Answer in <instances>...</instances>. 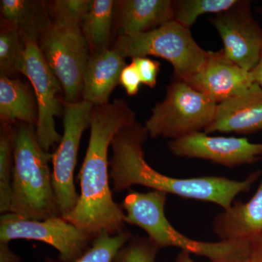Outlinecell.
Here are the masks:
<instances>
[{"mask_svg":"<svg viewBox=\"0 0 262 262\" xmlns=\"http://www.w3.org/2000/svg\"><path fill=\"white\" fill-rule=\"evenodd\" d=\"M112 49L124 58L154 56L167 60L173 67V80L185 82L202 70L209 55L190 29L174 20L149 32L117 37Z\"/></svg>","mask_w":262,"mask_h":262,"instance_id":"obj_5","label":"cell"},{"mask_svg":"<svg viewBox=\"0 0 262 262\" xmlns=\"http://www.w3.org/2000/svg\"><path fill=\"white\" fill-rule=\"evenodd\" d=\"M17 239H33L51 246L59 253L60 262L75 261L93 241L83 231L62 216L37 221L12 213L2 214L0 241L10 243Z\"/></svg>","mask_w":262,"mask_h":262,"instance_id":"obj_9","label":"cell"},{"mask_svg":"<svg viewBox=\"0 0 262 262\" xmlns=\"http://www.w3.org/2000/svg\"><path fill=\"white\" fill-rule=\"evenodd\" d=\"M187 83L216 103L244 94L256 84L250 72L231 61L223 50L209 51L202 70Z\"/></svg>","mask_w":262,"mask_h":262,"instance_id":"obj_13","label":"cell"},{"mask_svg":"<svg viewBox=\"0 0 262 262\" xmlns=\"http://www.w3.org/2000/svg\"><path fill=\"white\" fill-rule=\"evenodd\" d=\"M136 122L135 113L122 100L93 108L89 146L78 174L80 198L63 217L93 239L103 231L116 234L125 229V213L110 188L108 153L117 133Z\"/></svg>","mask_w":262,"mask_h":262,"instance_id":"obj_1","label":"cell"},{"mask_svg":"<svg viewBox=\"0 0 262 262\" xmlns=\"http://www.w3.org/2000/svg\"><path fill=\"white\" fill-rule=\"evenodd\" d=\"M35 95L28 84L13 77L0 75V120L2 124L17 122L37 125Z\"/></svg>","mask_w":262,"mask_h":262,"instance_id":"obj_19","label":"cell"},{"mask_svg":"<svg viewBox=\"0 0 262 262\" xmlns=\"http://www.w3.org/2000/svg\"><path fill=\"white\" fill-rule=\"evenodd\" d=\"M13 196L9 213L42 221L61 216L49 167L53 154L39 145L35 125H13Z\"/></svg>","mask_w":262,"mask_h":262,"instance_id":"obj_3","label":"cell"},{"mask_svg":"<svg viewBox=\"0 0 262 262\" xmlns=\"http://www.w3.org/2000/svg\"><path fill=\"white\" fill-rule=\"evenodd\" d=\"M141 83L140 76L135 66L130 63L122 70L120 77V84H121L129 96H135L139 93Z\"/></svg>","mask_w":262,"mask_h":262,"instance_id":"obj_28","label":"cell"},{"mask_svg":"<svg viewBox=\"0 0 262 262\" xmlns=\"http://www.w3.org/2000/svg\"><path fill=\"white\" fill-rule=\"evenodd\" d=\"M125 59L112 48L91 54L84 71L82 99L94 106L108 103L113 90L120 84L122 71L127 65Z\"/></svg>","mask_w":262,"mask_h":262,"instance_id":"obj_17","label":"cell"},{"mask_svg":"<svg viewBox=\"0 0 262 262\" xmlns=\"http://www.w3.org/2000/svg\"><path fill=\"white\" fill-rule=\"evenodd\" d=\"M175 156L209 160L227 168L252 164L262 155V143L246 138L209 136L196 132L173 139L168 144Z\"/></svg>","mask_w":262,"mask_h":262,"instance_id":"obj_12","label":"cell"},{"mask_svg":"<svg viewBox=\"0 0 262 262\" xmlns=\"http://www.w3.org/2000/svg\"><path fill=\"white\" fill-rule=\"evenodd\" d=\"M217 104L187 82L173 80L157 103L145 127L150 137L177 139L205 130L214 120Z\"/></svg>","mask_w":262,"mask_h":262,"instance_id":"obj_6","label":"cell"},{"mask_svg":"<svg viewBox=\"0 0 262 262\" xmlns=\"http://www.w3.org/2000/svg\"><path fill=\"white\" fill-rule=\"evenodd\" d=\"M173 1H115V27L118 37L149 32L173 20Z\"/></svg>","mask_w":262,"mask_h":262,"instance_id":"obj_15","label":"cell"},{"mask_svg":"<svg viewBox=\"0 0 262 262\" xmlns=\"http://www.w3.org/2000/svg\"><path fill=\"white\" fill-rule=\"evenodd\" d=\"M160 249L148 237L133 236L117 253L116 262H156Z\"/></svg>","mask_w":262,"mask_h":262,"instance_id":"obj_26","label":"cell"},{"mask_svg":"<svg viewBox=\"0 0 262 262\" xmlns=\"http://www.w3.org/2000/svg\"><path fill=\"white\" fill-rule=\"evenodd\" d=\"M13 125L2 124L0 130V213H9L13 196Z\"/></svg>","mask_w":262,"mask_h":262,"instance_id":"obj_21","label":"cell"},{"mask_svg":"<svg viewBox=\"0 0 262 262\" xmlns=\"http://www.w3.org/2000/svg\"><path fill=\"white\" fill-rule=\"evenodd\" d=\"M1 27L15 29L24 40L39 42L53 25L46 2L1 0Z\"/></svg>","mask_w":262,"mask_h":262,"instance_id":"obj_18","label":"cell"},{"mask_svg":"<svg viewBox=\"0 0 262 262\" xmlns=\"http://www.w3.org/2000/svg\"><path fill=\"white\" fill-rule=\"evenodd\" d=\"M149 136L145 125L136 122L119 131L114 138L113 156L110 160L114 192L129 190L133 186H144L181 198L215 203L226 210L238 194L248 192L261 176V171L253 172L243 181L223 177H168L157 171L146 161L144 146Z\"/></svg>","mask_w":262,"mask_h":262,"instance_id":"obj_2","label":"cell"},{"mask_svg":"<svg viewBox=\"0 0 262 262\" xmlns=\"http://www.w3.org/2000/svg\"><path fill=\"white\" fill-rule=\"evenodd\" d=\"M140 76L141 83L148 87H155L157 78L160 70L159 62L154 61L148 57H135L132 58V62Z\"/></svg>","mask_w":262,"mask_h":262,"instance_id":"obj_27","label":"cell"},{"mask_svg":"<svg viewBox=\"0 0 262 262\" xmlns=\"http://www.w3.org/2000/svg\"><path fill=\"white\" fill-rule=\"evenodd\" d=\"M0 262H22V259L10 249V243L0 241Z\"/></svg>","mask_w":262,"mask_h":262,"instance_id":"obj_30","label":"cell"},{"mask_svg":"<svg viewBox=\"0 0 262 262\" xmlns=\"http://www.w3.org/2000/svg\"><path fill=\"white\" fill-rule=\"evenodd\" d=\"M91 0H56L48 2L52 22L58 25L80 26Z\"/></svg>","mask_w":262,"mask_h":262,"instance_id":"obj_25","label":"cell"},{"mask_svg":"<svg viewBox=\"0 0 262 262\" xmlns=\"http://www.w3.org/2000/svg\"><path fill=\"white\" fill-rule=\"evenodd\" d=\"M24 56L23 75L30 80L37 101L36 135L41 147L49 152L52 146L61 141L62 136L56 129L55 117L64 111L58 98L62 86L48 67L37 42L26 41Z\"/></svg>","mask_w":262,"mask_h":262,"instance_id":"obj_10","label":"cell"},{"mask_svg":"<svg viewBox=\"0 0 262 262\" xmlns=\"http://www.w3.org/2000/svg\"><path fill=\"white\" fill-rule=\"evenodd\" d=\"M262 130V89L255 84L244 94L217 104L214 120L203 132L250 134Z\"/></svg>","mask_w":262,"mask_h":262,"instance_id":"obj_14","label":"cell"},{"mask_svg":"<svg viewBox=\"0 0 262 262\" xmlns=\"http://www.w3.org/2000/svg\"><path fill=\"white\" fill-rule=\"evenodd\" d=\"M253 82L262 89V49L256 67L250 72Z\"/></svg>","mask_w":262,"mask_h":262,"instance_id":"obj_31","label":"cell"},{"mask_svg":"<svg viewBox=\"0 0 262 262\" xmlns=\"http://www.w3.org/2000/svg\"><path fill=\"white\" fill-rule=\"evenodd\" d=\"M251 243L250 262H262V234L248 239Z\"/></svg>","mask_w":262,"mask_h":262,"instance_id":"obj_29","label":"cell"},{"mask_svg":"<svg viewBox=\"0 0 262 262\" xmlns=\"http://www.w3.org/2000/svg\"><path fill=\"white\" fill-rule=\"evenodd\" d=\"M173 262H194L191 257L190 253L187 251H181Z\"/></svg>","mask_w":262,"mask_h":262,"instance_id":"obj_32","label":"cell"},{"mask_svg":"<svg viewBox=\"0 0 262 262\" xmlns=\"http://www.w3.org/2000/svg\"><path fill=\"white\" fill-rule=\"evenodd\" d=\"M243 262H250V259L247 260V261H243Z\"/></svg>","mask_w":262,"mask_h":262,"instance_id":"obj_33","label":"cell"},{"mask_svg":"<svg viewBox=\"0 0 262 262\" xmlns=\"http://www.w3.org/2000/svg\"><path fill=\"white\" fill-rule=\"evenodd\" d=\"M132 237V233L125 229L116 234L103 231L93 239L91 247L72 262H116L117 253ZM44 262L60 261L47 257Z\"/></svg>","mask_w":262,"mask_h":262,"instance_id":"obj_23","label":"cell"},{"mask_svg":"<svg viewBox=\"0 0 262 262\" xmlns=\"http://www.w3.org/2000/svg\"><path fill=\"white\" fill-rule=\"evenodd\" d=\"M211 21L224 44L225 56L244 70L256 67L262 49V29L253 18L248 2L215 15Z\"/></svg>","mask_w":262,"mask_h":262,"instance_id":"obj_11","label":"cell"},{"mask_svg":"<svg viewBox=\"0 0 262 262\" xmlns=\"http://www.w3.org/2000/svg\"><path fill=\"white\" fill-rule=\"evenodd\" d=\"M26 41L18 32L1 27L0 31V75L14 77L23 74Z\"/></svg>","mask_w":262,"mask_h":262,"instance_id":"obj_22","label":"cell"},{"mask_svg":"<svg viewBox=\"0 0 262 262\" xmlns=\"http://www.w3.org/2000/svg\"><path fill=\"white\" fill-rule=\"evenodd\" d=\"M212 229L220 241L250 239L262 234V178L252 198L246 203L234 201L215 217Z\"/></svg>","mask_w":262,"mask_h":262,"instance_id":"obj_16","label":"cell"},{"mask_svg":"<svg viewBox=\"0 0 262 262\" xmlns=\"http://www.w3.org/2000/svg\"><path fill=\"white\" fill-rule=\"evenodd\" d=\"M94 105L82 99L63 103L64 118L61 142L53 154V184L60 214H70L78 203L74 173L84 131L90 126Z\"/></svg>","mask_w":262,"mask_h":262,"instance_id":"obj_8","label":"cell"},{"mask_svg":"<svg viewBox=\"0 0 262 262\" xmlns=\"http://www.w3.org/2000/svg\"><path fill=\"white\" fill-rule=\"evenodd\" d=\"M115 10V1L113 0H91L81 24L91 55L110 49Z\"/></svg>","mask_w":262,"mask_h":262,"instance_id":"obj_20","label":"cell"},{"mask_svg":"<svg viewBox=\"0 0 262 262\" xmlns=\"http://www.w3.org/2000/svg\"><path fill=\"white\" fill-rule=\"evenodd\" d=\"M168 194L159 191H131L122 203L125 223L144 229L160 248L177 247L190 254L203 256L211 262H243L249 259L251 244L248 239L219 242L194 241L177 230L165 216Z\"/></svg>","mask_w":262,"mask_h":262,"instance_id":"obj_4","label":"cell"},{"mask_svg":"<svg viewBox=\"0 0 262 262\" xmlns=\"http://www.w3.org/2000/svg\"><path fill=\"white\" fill-rule=\"evenodd\" d=\"M237 0H179L173 1V20L190 29L196 19L208 13H224L235 6Z\"/></svg>","mask_w":262,"mask_h":262,"instance_id":"obj_24","label":"cell"},{"mask_svg":"<svg viewBox=\"0 0 262 262\" xmlns=\"http://www.w3.org/2000/svg\"><path fill=\"white\" fill-rule=\"evenodd\" d=\"M46 63L59 81L66 102H76L82 93L89 62V45L80 26L53 24L38 42Z\"/></svg>","mask_w":262,"mask_h":262,"instance_id":"obj_7","label":"cell"}]
</instances>
